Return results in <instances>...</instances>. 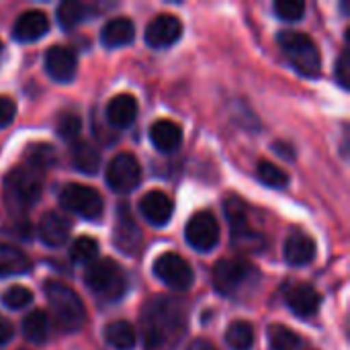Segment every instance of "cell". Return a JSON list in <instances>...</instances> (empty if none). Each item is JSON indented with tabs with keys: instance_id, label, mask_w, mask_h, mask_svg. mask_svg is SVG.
<instances>
[{
	"instance_id": "16",
	"label": "cell",
	"mask_w": 350,
	"mask_h": 350,
	"mask_svg": "<svg viewBox=\"0 0 350 350\" xmlns=\"http://www.w3.org/2000/svg\"><path fill=\"white\" fill-rule=\"evenodd\" d=\"M285 301H287V308L299 316V318H310L318 312L320 304H322V297L318 295V291L312 287V285H306V283H297V285H291L285 293Z\"/></svg>"
},
{
	"instance_id": "41",
	"label": "cell",
	"mask_w": 350,
	"mask_h": 350,
	"mask_svg": "<svg viewBox=\"0 0 350 350\" xmlns=\"http://www.w3.org/2000/svg\"><path fill=\"white\" fill-rule=\"evenodd\" d=\"M0 53H2V43H0Z\"/></svg>"
},
{
	"instance_id": "13",
	"label": "cell",
	"mask_w": 350,
	"mask_h": 350,
	"mask_svg": "<svg viewBox=\"0 0 350 350\" xmlns=\"http://www.w3.org/2000/svg\"><path fill=\"white\" fill-rule=\"evenodd\" d=\"M78 68L76 51L68 45H53L45 53V72L51 80L59 84H68L74 80Z\"/></svg>"
},
{
	"instance_id": "12",
	"label": "cell",
	"mask_w": 350,
	"mask_h": 350,
	"mask_svg": "<svg viewBox=\"0 0 350 350\" xmlns=\"http://www.w3.org/2000/svg\"><path fill=\"white\" fill-rule=\"evenodd\" d=\"M183 35V23L174 14H158L146 27V43L154 49H164L176 43Z\"/></svg>"
},
{
	"instance_id": "32",
	"label": "cell",
	"mask_w": 350,
	"mask_h": 350,
	"mask_svg": "<svg viewBox=\"0 0 350 350\" xmlns=\"http://www.w3.org/2000/svg\"><path fill=\"white\" fill-rule=\"evenodd\" d=\"M256 174H258V178H260L267 187H271V189H285V187L289 185L287 172H285L281 166H277V164H273V162H269V160H262V162L258 164Z\"/></svg>"
},
{
	"instance_id": "25",
	"label": "cell",
	"mask_w": 350,
	"mask_h": 350,
	"mask_svg": "<svg viewBox=\"0 0 350 350\" xmlns=\"http://www.w3.org/2000/svg\"><path fill=\"white\" fill-rule=\"evenodd\" d=\"M29 271H31V260L23 250H18L14 246L0 244V279L25 275Z\"/></svg>"
},
{
	"instance_id": "6",
	"label": "cell",
	"mask_w": 350,
	"mask_h": 350,
	"mask_svg": "<svg viewBox=\"0 0 350 350\" xmlns=\"http://www.w3.org/2000/svg\"><path fill=\"white\" fill-rule=\"evenodd\" d=\"M59 203L66 211L76 213L84 219H98L103 213V197L96 189L86 185H66L59 193Z\"/></svg>"
},
{
	"instance_id": "24",
	"label": "cell",
	"mask_w": 350,
	"mask_h": 350,
	"mask_svg": "<svg viewBox=\"0 0 350 350\" xmlns=\"http://www.w3.org/2000/svg\"><path fill=\"white\" fill-rule=\"evenodd\" d=\"M105 340L113 350H135V347H137L135 328L125 320L111 322L105 328Z\"/></svg>"
},
{
	"instance_id": "29",
	"label": "cell",
	"mask_w": 350,
	"mask_h": 350,
	"mask_svg": "<svg viewBox=\"0 0 350 350\" xmlns=\"http://www.w3.org/2000/svg\"><path fill=\"white\" fill-rule=\"evenodd\" d=\"M271 350H297L301 347V338L287 326L273 324L267 332Z\"/></svg>"
},
{
	"instance_id": "31",
	"label": "cell",
	"mask_w": 350,
	"mask_h": 350,
	"mask_svg": "<svg viewBox=\"0 0 350 350\" xmlns=\"http://www.w3.org/2000/svg\"><path fill=\"white\" fill-rule=\"evenodd\" d=\"M88 14V6L78 0H66L57 6V21L64 29L76 27L80 21H84Z\"/></svg>"
},
{
	"instance_id": "3",
	"label": "cell",
	"mask_w": 350,
	"mask_h": 350,
	"mask_svg": "<svg viewBox=\"0 0 350 350\" xmlns=\"http://www.w3.org/2000/svg\"><path fill=\"white\" fill-rule=\"evenodd\" d=\"M43 191L41 172L29 166H16L6 174L4 180V201L12 211H27L31 209Z\"/></svg>"
},
{
	"instance_id": "5",
	"label": "cell",
	"mask_w": 350,
	"mask_h": 350,
	"mask_svg": "<svg viewBox=\"0 0 350 350\" xmlns=\"http://www.w3.org/2000/svg\"><path fill=\"white\" fill-rule=\"evenodd\" d=\"M45 297L62 330L76 332L84 326L86 322L84 304L68 285L57 281L45 283Z\"/></svg>"
},
{
	"instance_id": "7",
	"label": "cell",
	"mask_w": 350,
	"mask_h": 350,
	"mask_svg": "<svg viewBox=\"0 0 350 350\" xmlns=\"http://www.w3.org/2000/svg\"><path fill=\"white\" fill-rule=\"evenodd\" d=\"M142 180V166L137 158L129 152L117 154L107 166V183L115 193H131Z\"/></svg>"
},
{
	"instance_id": "11",
	"label": "cell",
	"mask_w": 350,
	"mask_h": 350,
	"mask_svg": "<svg viewBox=\"0 0 350 350\" xmlns=\"http://www.w3.org/2000/svg\"><path fill=\"white\" fill-rule=\"evenodd\" d=\"M113 242L117 250H121L127 256H135L142 248V230L133 215L129 213L127 205H119L117 209V219L113 228Z\"/></svg>"
},
{
	"instance_id": "26",
	"label": "cell",
	"mask_w": 350,
	"mask_h": 350,
	"mask_svg": "<svg viewBox=\"0 0 350 350\" xmlns=\"http://www.w3.org/2000/svg\"><path fill=\"white\" fill-rule=\"evenodd\" d=\"M51 330V322L49 316L41 310L31 312L25 320H23V334L27 340L35 342V345H43L49 336Z\"/></svg>"
},
{
	"instance_id": "27",
	"label": "cell",
	"mask_w": 350,
	"mask_h": 350,
	"mask_svg": "<svg viewBox=\"0 0 350 350\" xmlns=\"http://www.w3.org/2000/svg\"><path fill=\"white\" fill-rule=\"evenodd\" d=\"M226 342L232 350H252L254 347V326L246 320L232 322L226 330Z\"/></svg>"
},
{
	"instance_id": "18",
	"label": "cell",
	"mask_w": 350,
	"mask_h": 350,
	"mask_svg": "<svg viewBox=\"0 0 350 350\" xmlns=\"http://www.w3.org/2000/svg\"><path fill=\"white\" fill-rule=\"evenodd\" d=\"M283 256L291 267H306L316 256V242L306 232H291L285 240Z\"/></svg>"
},
{
	"instance_id": "19",
	"label": "cell",
	"mask_w": 350,
	"mask_h": 350,
	"mask_svg": "<svg viewBox=\"0 0 350 350\" xmlns=\"http://www.w3.org/2000/svg\"><path fill=\"white\" fill-rule=\"evenodd\" d=\"M137 117V100L131 94H117L107 105V121L117 127L125 129L129 127Z\"/></svg>"
},
{
	"instance_id": "33",
	"label": "cell",
	"mask_w": 350,
	"mask_h": 350,
	"mask_svg": "<svg viewBox=\"0 0 350 350\" xmlns=\"http://www.w3.org/2000/svg\"><path fill=\"white\" fill-rule=\"evenodd\" d=\"M0 299L8 310H23L33 301V293H31V289H27L23 285H12L2 293Z\"/></svg>"
},
{
	"instance_id": "17",
	"label": "cell",
	"mask_w": 350,
	"mask_h": 350,
	"mask_svg": "<svg viewBox=\"0 0 350 350\" xmlns=\"http://www.w3.org/2000/svg\"><path fill=\"white\" fill-rule=\"evenodd\" d=\"M39 240L47 248H59L70 238V219L62 213L49 211L39 221Z\"/></svg>"
},
{
	"instance_id": "4",
	"label": "cell",
	"mask_w": 350,
	"mask_h": 350,
	"mask_svg": "<svg viewBox=\"0 0 350 350\" xmlns=\"http://www.w3.org/2000/svg\"><path fill=\"white\" fill-rule=\"evenodd\" d=\"M84 281H86V287L98 299H105L109 304L119 301L127 291L125 273L111 258H100V260L90 262L86 273H84Z\"/></svg>"
},
{
	"instance_id": "38",
	"label": "cell",
	"mask_w": 350,
	"mask_h": 350,
	"mask_svg": "<svg viewBox=\"0 0 350 350\" xmlns=\"http://www.w3.org/2000/svg\"><path fill=\"white\" fill-rule=\"evenodd\" d=\"M12 334H14L12 324L4 316H0V347H4L6 342H10L12 340Z\"/></svg>"
},
{
	"instance_id": "40",
	"label": "cell",
	"mask_w": 350,
	"mask_h": 350,
	"mask_svg": "<svg viewBox=\"0 0 350 350\" xmlns=\"http://www.w3.org/2000/svg\"><path fill=\"white\" fill-rule=\"evenodd\" d=\"M187 350H215V347L207 340H195Z\"/></svg>"
},
{
	"instance_id": "39",
	"label": "cell",
	"mask_w": 350,
	"mask_h": 350,
	"mask_svg": "<svg viewBox=\"0 0 350 350\" xmlns=\"http://www.w3.org/2000/svg\"><path fill=\"white\" fill-rule=\"evenodd\" d=\"M273 150H275L279 156L287 158V160H293V158H295V150H293V146H291V144H285V142H275Z\"/></svg>"
},
{
	"instance_id": "9",
	"label": "cell",
	"mask_w": 350,
	"mask_h": 350,
	"mask_svg": "<svg viewBox=\"0 0 350 350\" xmlns=\"http://www.w3.org/2000/svg\"><path fill=\"white\" fill-rule=\"evenodd\" d=\"M185 238L199 252L213 250L217 246V242H219V224H217L215 215L209 213V211H197L187 221Z\"/></svg>"
},
{
	"instance_id": "34",
	"label": "cell",
	"mask_w": 350,
	"mask_h": 350,
	"mask_svg": "<svg viewBox=\"0 0 350 350\" xmlns=\"http://www.w3.org/2000/svg\"><path fill=\"white\" fill-rule=\"evenodd\" d=\"M82 131V119L74 113H64L57 121V133L66 142H78V135Z\"/></svg>"
},
{
	"instance_id": "15",
	"label": "cell",
	"mask_w": 350,
	"mask_h": 350,
	"mask_svg": "<svg viewBox=\"0 0 350 350\" xmlns=\"http://www.w3.org/2000/svg\"><path fill=\"white\" fill-rule=\"evenodd\" d=\"M49 31V18L43 10H25L12 27V37L21 43H31L41 39Z\"/></svg>"
},
{
	"instance_id": "8",
	"label": "cell",
	"mask_w": 350,
	"mask_h": 350,
	"mask_svg": "<svg viewBox=\"0 0 350 350\" xmlns=\"http://www.w3.org/2000/svg\"><path fill=\"white\" fill-rule=\"evenodd\" d=\"M154 275L170 289L174 291H187L193 285V269L191 265L174 252H166L156 258L154 262Z\"/></svg>"
},
{
	"instance_id": "22",
	"label": "cell",
	"mask_w": 350,
	"mask_h": 350,
	"mask_svg": "<svg viewBox=\"0 0 350 350\" xmlns=\"http://www.w3.org/2000/svg\"><path fill=\"white\" fill-rule=\"evenodd\" d=\"M226 217L232 228V238L234 242H242L244 238L248 242L254 240V232L248 228V215H246V205L240 199H230L226 203Z\"/></svg>"
},
{
	"instance_id": "2",
	"label": "cell",
	"mask_w": 350,
	"mask_h": 350,
	"mask_svg": "<svg viewBox=\"0 0 350 350\" xmlns=\"http://www.w3.org/2000/svg\"><path fill=\"white\" fill-rule=\"evenodd\" d=\"M279 47L289 64L304 76L316 78L322 70V55L314 39L299 31H279Z\"/></svg>"
},
{
	"instance_id": "23",
	"label": "cell",
	"mask_w": 350,
	"mask_h": 350,
	"mask_svg": "<svg viewBox=\"0 0 350 350\" xmlns=\"http://www.w3.org/2000/svg\"><path fill=\"white\" fill-rule=\"evenodd\" d=\"M72 166L82 174H96L100 168V154L88 142H74L70 148Z\"/></svg>"
},
{
	"instance_id": "36",
	"label": "cell",
	"mask_w": 350,
	"mask_h": 350,
	"mask_svg": "<svg viewBox=\"0 0 350 350\" xmlns=\"http://www.w3.org/2000/svg\"><path fill=\"white\" fill-rule=\"evenodd\" d=\"M336 80L342 88H349L350 84V55L349 49H345L338 57V64H336Z\"/></svg>"
},
{
	"instance_id": "20",
	"label": "cell",
	"mask_w": 350,
	"mask_h": 350,
	"mask_svg": "<svg viewBox=\"0 0 350 350\" xmlns=\"http://www.w3.org/2000/svg\"><path fill=\"white\" fill-rule=\"evenodd\" d=\"M150 139L154 144V148H158L160 152H174L180 142H183V129L178 123L170 121V119H158L156 123H152L150 127Z\"/></svg>"
},
{
	"instance_id": "10",
	"label": "cell",
	"mask_w": 350,
	"mask_h": 350,
	"mask_svg": "<svg viewBox=\"0 0 350 350\" xmlns=\"http://www.w3.org/2000/svg\"><path fill=\"white\" fill-rule=\"evenodd\" d=\"M254 275V269L246 260L226 258L219 260L213 269V285L221 295H232L238 289H242L250 277Z\"/></svg>"
},
{
	"instance_id": "14",
	"label": "cell",
	"mask_w": 350,
	"mask_h": 350,
	"mask_svg": "<svg viewBox=\"0 0 350 350\" xmlns=\"http://www.w3.org/2000/svg\"><path fill=\"white\" fill-rule=\"evenodd\" d=\"M172 211H174L172 199L162 191H150L139 201V213L154 228H164L172 219Z\"/></svg>"
},
{
	"instance_id": "1",
	"label": "cell",
	"mask_w": 350,
	"mask_h": 350,
	"mask_svg": "<svg viewBox=\"0 0 350 350\" xmlns=\"http://www.w3.org/2000/svg\"><path fill=\"white\" fill-rule=\"evenodd\" d=\"M183 326V310L172 299H156L150 301L144 310V332L148 349H158L172 340V336L180 334Z\"/></svg>"
},
{
	"instance_id": "21",
	"label": "cell",
	"mask_w": 350,
	"mask_h": 350,
	"mask_svg": "<svg viewBox=\"0 0 350 350\" xmlns=\"http://www.w3.org/2000/svg\"><path fill=\"white\" fill-rule=\"evenodd\" d=\"M133 37H135V25H133V21H129L125 16L111 18L100 31V41L109 49L127 45L133 41Z\"/></svg>"
},
{
	"instance_id": "37",
	"label": "cell",
	"mask_w": 350,
	"mask_h": 350,
	"mask_svg": "<svg viewBox=\"0 0 350 350\" xmlns=\"http://www.w3.org/2000/svg\"><path fill=\"white\" fill-rule=\"evenodd\" d=\"M16 115V105L8 96H0V129L10 125Z\"/></svg>"
},
{
	"instance_id": "35",
	"label": "cell",
	"mask_w": 350,
	"mask_h": 350,
	"mask_svg": "<svg viewBox=\"0 0 350 350\" xmlns=\"http://www.w3.org/2000/svg\"><path fill=\"white\" fill-rule=\"evenodd\" d=\"M273 8H275V12H277L279 18L291 21V23L293 21H299L304 16V12H306V4L301 0H277L273 4Z\"/></svg>"
},
{
	"instance_id": "30",
	"label": "cell",
	"mask_w": 350,
	"mask_h": 350,
	"mask_svg": "<svg viewBox=\"0 0 350 350\" xmlns=\"http://www.w3.org/2000/svg\"><path fill=\"white\" fill-rule=\"evenodd\" d=\"M98 256V242L90 236H80L70 246V258L78 265H90Z\"/></svg>"
},
{
	"instance_id": "28",
	"label": "cell",
	"mask_w": 350,
	"mask_h": 350,
	"mask_svg": "<svg viewBox=\"0 0 350 350\" xmlns=\"http://www.w3.org/2000/svg\"><path fill=\"white\" fill-rule=\"evenodd\" d=\"M57 162V154L51 144H35L27 150V166L41 172Z\"/></svg>"
}]
</instances>
